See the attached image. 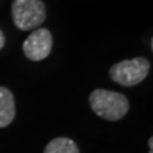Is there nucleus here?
<instances>
[{"label":"nucleus","instance_id":"2","mask_svg":"<svg viewBox=\"0 0 153 153\" xmlns=\"http://www.w3.org/2000/svg\"><path fill=\"white\" fill-rule=\"evenodd\" d=\"M12 17L19 30H35L45 22L46 7L42 0H13Z\"/></svg>","mask_w":153,"mask_h":153},{"label":"nucleus","instance_id":"7","mask_svg":"<svg viewBox=\"0 0 153 153\" xmlns=\"http://www.w3.org/2000/svg\"><path fill=\"white\" fill-rule=\"evenodd\" d=\"M4 45H5V36H4L3 31L0 30V50L4 47Z\"/></svg>","mask_w":153,"mask_h":153},{"label":"nucleus","instance_id":"1","mask_svg":"<svg viewBox=\"0 0 153 153\" xmlns=\"http://www.w3.org/2000/svg\"><path fill=\"white\" fill-rule=\"evenodd\" d=\"M89 105L97 116L108 121L120 120L129 111L126 96L107 89H94L89 94Z\"/></svg>","mask_w":153,"mask_h":153},{"label":"nucleus","instance_id":"8","mask_svg":"<svg viewBox=\"0 0 153 153\" xmlns=\"http://www.w3.org/2000/svg\"><path fill=\"white\" fill-rule=\"evenodd\" d=\"M148 144H149V153H153V138L152 137L148 140Z\"/></svg>","mask_w":153,"mask_h":153},{"label":"nucleus","instance_id":"6","mask_svg":"<svg viewBox=\"0 0 153 153\" xmlns=\"http://www.w3.org/2000/svg\"><path fill=\"white\" fill-rule=\"evenodd\" d=\"M44 153H79L78 146L69 138L60 137L49 142L45 147Z\"/></svg>","mask_w":153,"mask_h":153},{"label":"nucleus","instance_id":"3","mask_svg":"<svg viewBox=\"0 0 153 153\" xmlns=\"http://www.w3.org/2000/svg\"><path fill=\"white\" fill-rule=\"evenodd\" d=\"M149 61L146 57H134L130 60H123L112 65L108 74L114 82L124 87H133L146 79L149 73Z\"/></svg>","mask_w":153,"mask_h":153},{"label":"nucleus","instance_id":"4","mask_svg":"<svg viewBox=\"0 0 153 153\" xmlns=\"http://www.w3.org/2000/svg\"><path fill=\"white\" fill-rule=\"evenodd\" d=\"M52 50V35L46 28L35 30L23 42V52L27 59L41 61L50 55Z\"/></svg>","mask_w":153,"mask_h":153},{"label":"nucleus","instance_id":"5","mask_svg":"<svg viewBox=\"0 0 153 153\" xmlns=\"http://www.w3.org/2000/svg\"><path fill=\"white\" fill-rule=\"evenodd\" d=\"M16 117V101L13 93L5 87H0V128L10 125Z\"/></svg>","mask_w":153,"mask_h":153}]
</instances>
